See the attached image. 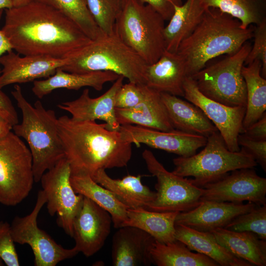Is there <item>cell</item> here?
<instances>
[{"mask_svg": "<svg viewBox=\"0 0 266 266\" xmlns=\"http://www.w3.org/2000/svg\"><path fill=\"white\" fill-rule=\"evenodd\" d=\"M33 0H11L13 7H18L25 5Z\"/></svg>", "mask_w": 266, "mask_h": 266, "instance_id": "bcb514c9", "label": "cell"}, {"mask_svg": "<svg viewBox=\"0 0 266 266\" xmlns=\"http://www.w3.org/2000/svg\"><path fill=\"white\" fill-rule=\"evenodd\" d=\"M70 182L76 194L90 199L110 214L115 228L121 227L127 220L129 207L111 191L95 181L89 174H71Z\"/></svg>", "mask_w": 266, "mask_h": 266, "instance_id": "f1b7e54d", "label": "cell"}, {"mask_svg": "<svg viewBox=\"0 0 266 266\" xmlns=\"http://www.w3.org/2000/svg\"><path fill=\"white\" fill-rule=\"evenodd\" d=\"M161 95L174 129L206 137L218 131L194 104L169 94L161 93Z\"/></svg>", "mask_w": 266, "mask_h": 266, "instance_id": "603a6c76", "label": "cell"}, {"mask_svg": "<svg viewBox=\"0 0 266 266\" xmlns=\"http://www.w3.org/2000/svg\"><path fill=\"white\" fill-rule=\"evenodd\" d=\"M174 174L186 177L192 176V183L202 188L215 182L232 171L253 168L258 163L244 148L233 152L227 148L218 131L207 137L204 148L187 157L179 156L173 159Z\"/></svg>", "mask_w": 266, "mask_h": 266, "instance_id": "52a82bcc", "label": "cell"}, {"mask_svg": "<svg viewBox=\"0 0 266 266\" xmlns=\"http://www.w3.org/2000/svg\"><path fill=\"white\" fill-rule=\"evenodd\" d=\"M88 10L96 24L106 35L114 33L117 18L123 0H86Z\"/></svg>", "mask_w": 266, "mask_h": 266, "instance_id": "e575fe53", "label": "cell"}, {"mask_svg": "<svg viewBox=\"0 0 266 266\" xmlns=\"http://www.w3.org/2000/svg\"><path fill=\"white\" fill-rule=\"evenodd\" d=\"M154 8L165 20L168 21L174 11V5H180L183 0H138Z\"/></svg>", "mask_w": 266, "mask_h": 266, "instance_id": "60d3db41", "label": "cell"}, {"mask_svg": "<svg viewBox=\"0 0 266 266\" xmlns=\"http://www.w3.org/2000/svg\"><path fill=\"white\" fill-rule=\"evenodd\" d=\"M60 67L70 72L111 71L129 82L145 84L147 64L113 33L91 40L67 57Z\"/></svg>", "mask_w": 266, "mask_h": 266, "instance_id": "5b68a950", "label": "cell"}, {"mask_svg": "<svg viewBox=\"0 0 266 266\" xmlns=\"http://www.w3.org/2000/svg\"><path fill=\"white\" fill-rule=\"evenodd\" d=\"M206 9L200 0H186L174 6L173 14L164 31L166 50L177 52L181 43L200 23Z\"/></svg>", "mask_w": 266, "mask_h": 266, "instance_id": "4316f807", "label": "cell"}, {"mask_svg": "<svg viewBox=\"0 0 266 266\" xmlns=\"http://www.w3.org/2000/svg\"><path fill=\"white\" fill-rule=\"evenodd\" d=\"M0 115L12 126L19 123L18 114L11 100L0 90Z\"/></svg>", "mask_w": 266, "mask_h": 266, "instance_id": "b9f144b4", "label": "cell"}, {"mask_svg": "<svg viewBox=\"0 0 266 266\" xmlns=\"http://www.w3.org/2000/svg\"><path fill=\"white\" fill-rule=\"evenodd\" d=\"M124 78L123 76H119L110 88L99 97L91 98L89 90L85 89L77 99L63 102L57 106L70 113V117L74 120H102L109 130L119 131L120 125L116 117L115 101Z\"/></svg>", "mask_w": 266, "mask_h": 266, "instance_id": "ac0fdd59", "label": "cell"}, {"mask_svg": "<svg viewBox=\"0 0 266 266\" xmlns=\"http://www.w3.org/2000/svg\"><path fill=\"white\" fill-rule=\"evenodd\" d=\"M254 44L247 55L244 65H248L255 60L262 63V76L266 77V18L254 26Z\"/></svg>", "mask_w": 266, "mask_h": 266, "instance_id": "74e56055", "label": "cell"}, {"mask_svg": "<svg viewBox=\"0 0 266 266\" xmlns=\"http://www.w3.org/2000/svg\"><path fill=\"white\" fill-rule=\"evenodd\" d=\"M46 201L44 191H39L35 204L31 213L24 217L16 216L10 224L14 241L31 247L35 266H55L79 253L74 246L71 249L63 247L38 227V215Z\"/></svg>", "mask_w": 266, "mask_h": 266, "instance_id": "8fae6325", "label": "cell"}, {"mask_svg": "<svg viewBox=\"0 0 266 266\" xmlns=\"http://www.w3.org/2000/svg\"><path fill=\"white\" fill-rule=\"evenodd\" d=\"M261 70L262 63L259 60L242 67L246 87L247 103L241 133L266 113V79L262 76Z\"/></svg>", "mask_w": 266, "mask_h": 266, "instance_id": "4dcf8cb0", "label": "cell"}, {"mask_svg": "<svg viewBox=\"0 0 266 266\" xmlns=\"http://www.w3.org/2000/svg\"><path fill=\"white\" fill-rule=\"evenodd\" d=\"M202 188L200 201L234 203L248 201L259 206L266 204V178L258 175L253 168L232 171Z\"/></svg>", "mask_w": 266, "mask_h": 266, "instance_id": "4fadbf2b", "label": "cell"}, {"mask_svg": "<svg viewBox=\"0 0 266 266\" xmlns=\"http://www.w3.org/2000/svg\"><path fill=\"white\" fill-rule=\"evenodd\" d=\"M145 77V85L149 88L183 97L186 66L184 59L177 52L166 50L156 62L147 65Z\"/></svg>", "mask_w": 266, "mask_h": 266, "instance_id": "44dd1931", "label": "cell"}, {"mask_svg": "<svg viewBox=\"0 0 266 266\" xmlns=\"http://www.w3.org/2000/svg\"><path fill=\"white\" fill-rule=\"evenodd\" d=\"M175 239L191 250L205 255L221 266H253L220 244L210 232H202L182 225H175Z\"/></svg>", "mask_w": 266, "mask_h": 266, "instance_id": "d4e9b609", "label": "cell"}, {"mask_svg": "<svg viewBox=\"0 0 266 266\" xmlns=\"http://www.w3.org/2000/svg\"><path fill=\"white\" fill-rule=\"evenodd\" d=\"M257 206L250 202L244 204L201 200L194 208L179 212L176 217L175 225L211 232L217 228H224L235 217L251 211Z\"/></svg>", "mask_w": 266, "mask_h": 266, "instance_id": "d6986e66", "label": "cell"}, {"mask_svg": "<svg viewBox=\"0 0 266 266\" xmlns=\"http://www.w3.org/2000/svg\"><path fill=\"white\" fill-rule=\"evenodd\" d=\"M165 21L150 5L138 0H123L114 33L147 65H150L166 50Z\"/></svg>", "mask_w": 266, "mask_h": 266, "instance_id": "8992f818", "label": "cell"}, {"mask_svg": "<svg viewBox=\"0 0 266 266\" xmlns=\"http://www.w3.org/2000/svg\"><path fill=\"white\" fill-rule=\"evenodd\" d=\"M148 170L157 179L156 197L147 209L157 212H184L196 207L200 201L203 188L191 179L167 170L149 150L142 153Z\"/></svg>", "mask_w": 266, "mask_h": 266, "instance_id": "30bf717a", "label": "cell"}, {"mask_svg": "<svg viewBox=\"0 0 266 266\" xmlns=\"http://www.w3.org/2000/svg\"><path fill=\"white\" fill-rule=\"evenodd\" d=\"M251 48L247 42L236 52L190 77L207 98L227 106L246 107V87L241 69Z\"/></svg>", "mask_w": 266, "mask_h": 266, "instance_id": "ba28073f", "label": "cell"}, {"mask_svg": "<svg viewBox=\"0 0 266 266\" xmlns=\"http://www.w3.org/2000/svg\"><path fill=\"white\" fill-rule=\"evenodd\" d=\"M13 7L11 0H0V10L6 9Z\"/></svg>", "mask_w": 266, "mask_h": 266, "instance_id": "7dc6e473", "label": "cell"}, {"mask_svg": "<svg viewBox=\"0 0 266 266\" xmlns=\"http://www.w3.org/2000/svg\"><path fill=\"white\" fill-rule=\"evenodd\" d=\"M152 264L157 266H219L210 258L192 252L183 242L163 243L155 240L149 250Z\"/></svg>", "mask_w": 266, "mask_h": 266, "instance_id": "1f68e13d", "label": "cell"}, {"mask_svg": "<svg viewBox=\"0 0 266 266\" xmlns=\"http://www.w3.org/2000/svg\"><path fill=\"white\" fill-rule=\"evenodd\" d=\"M115 114L120 126L135 125L166 132L174 130L161 93L150 88L140 103L131 108H115Z\"/></svg>", "mask_w": 266, "mask_h": 266, "instance_id": "7402d4cb", "label": "cell"}, {"mask_svg": "<svg viewBox=\"0 0 266 266\" xmlns=\"http://www.w3.org/2000/svg\"><path fill=\"white\" fill-rule=\"evenodd\" d=\"M12 126L0 115V138L6 136L12 129Z\"/></svg>", "mask_w": 266, "mask_h": 266, "instance_id": "f6af8a7d", "label": "cell"}, {"mask_svg": "<svg viewBox=\"0 0 266 266\" xmlns=\"http://www.w3.org/2000/svg\"><path fill=\"white\" fill-rule=\"evenodd\" d=\"M149 90L145 84L129 81L123 84L116 96L115 107L131 108L136 106L144 100Z\"/></svg>", "mask_w": 266, "mask_h": 266, "instance_id": "8d00e7d4", "label": "cell"}, {"mask_svg": "<svg viewBox=\"0 0 266 266\" xmlns=\"http://www.w3.org/2000/svg\"><path fill=\"white\" fill-rule=\"evenodd\" d=\"M155 239L136 227L118 229L112 237L111 258L114 266H150V248Z\"/></svg>", "mask_w": 266, "mask_h": 266, "instance_id": "ffe728a7", "label": "cell"}, {"mask_svg": "<svg viewBox=\"0 0 266 266\" xmlns=\"http://www.w3.org/2000/svg\"><path fill=\"white\" fill-rule=\"evenodd\" d=\"M242 133L254 139L266 140V113Z\"/></svg>", "mask_w": 266, "mask_h": 266, "instance_id": "7bdbcfd3", "label": "cell"}, {"mask_svg": "<svg viewBox=\"0 0 266 266\" xmlns=\"http://www.w3.org/2000/svg\"><path fill=\"white\" fill-rule=\"evenodd\" d=\"M57 126L71 174L91 176L100 169L123 167L132 158V144L105 123L76 121L63 115L58 118Z\"/></svg>", "mask_w": 266, "mask_h": 266, "instance_id": "7a4b0ae2", "label": "cell"}, {"mask_svg": "<svg viewBox=\"0 0 266 266\" xmlns=\"http://www.w3.org/2000/svg\"><path fill=\"white\" fill-rule=\"evenodd\" d=\"M22 114V121L12 127L14 133L27 142L33 159L34 182L65 157L58 131V118L53 110L46 109L37 100L32 105L25 98L22 89L15 85L11 91Z\"/></svg>", "mask_w": 266, "mask_h": 266, "instance_id": "277c9868", "label": "cell"}, {"mask_svg": "<svg viewBox=\"0 0 266 266\" xmlns=\"http://www.w3.org/2000/svg\"><path fill=\"white\" fill-rule=\"evenodd\" d=\"M5 10L1 30L20 55L66 58L92 40L70 18L42 3Z\"/></svg>", "mask_w": 266, "mask_h": 266, "instance_id": "6da1fadb", "label": "cell"}, {"mask_svg": "<svg viewBox=\"0 0 266 266\" xmlns=\"http://www.w3.org/2000/svg\"><path fill=\"white\" fill-rule=\"evenodd\" d=\"M179 212H157L143 207L128 208L127 220L122 227L133 226L149 233L157 241L166 243L175 240V220Z\"/></svg>", "mask_w": 266, "mask_h": 266, "instance_id": "f546056e", "label": "cell"}, {"mask_svg": "<svg viewBox=\"0 0 266 266\" xmlns=\"http://www.w3.org/2000/svg\"><path fill=\"white\" fill-rule=\"evenodd\" d=\"M224 228L234 232H250L266 240V204L257 205L251 211L239 215Z\"/></svg>", "mask_w": 266, "mask_h": 266, "instance_id": "d590c367", "label": "cell"}, {"mask_svg": "<svg viewBox=\"0 0 266 266\" xmlns=\"http://www.w3.org/2000/svg\"><path fill=\"white\" fill-rule=\"evenodd\" d=\"M119 76L114 72L106 71L82 73L70 72L60 67L53 75L45 79L34 81L32 90L40 99L54 90L61 88L78 90L83 87H89L100 91L105 83L114 82Z\"/></svg>", "mask_w": 266, "mask_h": 266, "instance_id": "cb8c5ba5", "label": "cell"}, {"mask_svg": "<svg viewBox=\"0 0 266 266\" xmlns=\"http://www.w3.org/2000/svg\"><path fill=\"white\" fill-rule=\"evenodd\" d=\"M112 222L106 210L84 196L82 207L73 222L74 247L87 257L94 255L103 246Z\"/></svg>", "mask_w": 266, "mask_h": 266, "instance_id": "2e32d148", "label": "cell"}, {"mask_svg": "<svg viewBox=\"0 0 266 266\" xmlns=\"http://www.w3.org/2000/svg\"><path fill=\"white\" fill-rule=\"evenodd\" d=\"M3 11V9L0 10V20L1 18ZM12 50H13L7 38L4 34L1 29H0V58L4 53ZM1 70L0 68V75Z\"/></svg>", "mask_w": 266, "mask_h": 266, "instance_id": "ee69618b", "label": "cell"}, {"mask_svg": "<svg viewBox=\"0 0 266 266\" xmlns=\"http://www.w3.org/2000/svg\"><path fill=\"white\" fill-rule=\"evenodd\" d=\"M119 131L123 139L136 146L144 144L183 157L194 155L207 141L205 136L175 129L166 132L135 125H124L120 126Z\"/></svg>", "mask_w": 266, "mask_h": 266, "instance_id": "9a60e30c", "label": "cell"}, {"mask_svg": "<svg viewBox=\"0 0 266 266\" xmlns=\"http://www.w3.org/2000/svg\"><path fill=\"white\" fill-rule=\"evenodd\" d=\"M183 89V97L203 111L217 129L228 149L239 151L238 136L241 133L246 107L227 106L207 98L199 91L190 76L184 79Z\"/></svg>", "mask_w": 266, "mask_h": 266, "instance_id": "5bb4252c", "label": "cell"}, {"mask_svg": "<svg viewBox=\"0 0 266 266\" xmlns=\"http://www.w3.org/2000/svg\"><path fill=\"white\" fill-rule=\"evenodd\" d=\"M238 143L253 157L266 172V140H256L240 133L238 136Z\"/></svg>", "mask_w": 266, "mask_h": 266, "instance_id": "ab89813d", "label": "cell"}, {"mask_svg": "<svg viewBox=\"0 0 266 266\" xmlns=\"http://www.w3.org/2000/svg\"><path fill=\"white\" fill-rule=\"evenodd\" d=\"M218 243L235 256L252 266H266V240L250 232H234L224 228L211 231Z\"/></svg>", "mask_w": 266, "mask_h": 266, "instance_id": "83f0119b", "label": "cell"}, {"mask_svg": "<svg viewBox=\"0 0 266 266\" xmlns=\"http://www.w3.org/2000/svg\"><path fill=\"white\" fill-rule=\"evenodd\" d=\"M5 264L3 261L0 258V266H3Z\"/></svg>", "mask_w": 266, "mask_h": 266, "instance_id": "c3c4849f", "label": "cell"}, {"mask_svg": "<svg viewBox=\"0 0 266 266\" xmlns=\"http://www.w3.org/2000/svg\"><path fill=\"white\" fill-rule=\"evenodd\" d=\"M13 50L0 58L2 66L0 75V90L8 85L24 83L37 79L47 78L67 62V58H56L43 55L20 56Z\"/></svg>", "mask_w": 266, "mask_h": 266, "instance_id": "e0dca14e", "label": "cell"}, {"mask_svg": "<svg viewBox=\"0 0 266 266\" xmlns=\"http://www.w3.org/2000/svg\"><path fill=\"white\" fill-rule=\"evenodd\" d=\"M52 7L72 20L91 39L105 34L99 28L87 6L86 0H33Z\"/></svg>", "mask_w": 266, "mask_h": 266, "instance_id": "836d02e7", "label": "cell"}, {"mask_svg": "<svg viewBox=\"0 0 266 266\" xmlns=\"http://www.w3.org/2000/svg\"><path fill=\"white\" fill-rule=\"evenodd\" d=\"M91 176L129 208L147 209L156 197V192L142 183L141 175H128L121 179H115L109 176L105 169H100Z\"/></svg>", "mask_w": 266, "mask_h": 266, "instance_id": "484cf974", "label": "cell"}, {"mask_svg": "<svg viewBox=\"0 0 266 266\" xmlns=\"http://www.w3.org/2000/svg\"><path fill=\"white\" fill-rule=\"evenodd\" d=\"M254 26L240 22L215 8H207L194 31L180 44L177 52L184 59L187 76H192L210 60L236 52L254 35Z\"/></svg>", "mask_w": 266, "mask_h": 266, "instance_id": "3957f363", "label": "cell"}, {"mask_svg": "<svg viewBox=\"0 0 266 266\" xmlns=\"http://www.w3.org/2000/svg\"><path fill=\"white\" fill-rule=\"evenodd\" d=\"M206 8L219 9L237 19L247 29L261 23L265 16V1L262 0H200Z\"/></svg>", "mask_w": 266, "mask_h": 266, "instance_id": "d6a6232c", "label": "cell"}, {"mask_svg": "<svg viewBox=\"0 0 266 266\" xmlns=\"http://www.w3.org/2000/svg\"><path fill=\"white\" fill-rule=\"evenodd\" d=\"M263 0V1H265V2H266V0Z\"/></svg>", "mask_w": 266, "mask_h": 266, "instance_id": "681fc988", "label": "cell"}, {"mask_svg": "<svg viewBox=\"0 0 266 266\" xmlns=\"http://www.w3.org/2000/svg\"><path fill=\"white\" fill-rule=\"evenodd\" d=\"M71 170L64 157L42 175L40 181L45 194L48 213L58 215L57 224L72 237L73 220L80 211L84 196L76 195L70 182Z\"/></svg>", "mask_w": 266, "mask_h": 266, "instance_id": "7c38bea8", "label": "cell"}, {"mask_svg": "<svg viewBox=\"0 0 266 266\" xmlns=\"http://www.w3.org/2000/svg\"><path fill=\"white\" fill-rule=\"evenodd\" d=\"M10 224L0 221V258L7 266H19Z\"/></svg>", "mask_w": 266, "mask_h": 266, "instance_id": "f35d334b", "label": "cell"}, {"mask_svg": "<svg viewBox=\"0 0 266 266\" xmlns=\"http://www.w3.org/2000/svg\"><path fill=\"white\" fill-rule=\"evenodd\" d=\"M34 182L31 151L10 132L0 138V203L13 206L26 199Z\"/></svg>", "mask_w": 266, "mask_h": 266, "instance_id": "9c48e42d", "label": "cell"}]
</instances>
